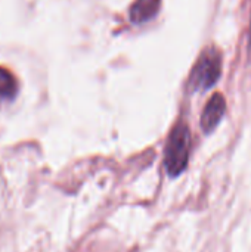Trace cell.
I'll list each match as a JSON object with an SVG mask.
<instances>
[{
  "label": "cell",
  "mask_w": 251,
  "mask_h": 252,
  "mask_svg": "<svg viewBox=\"0 0 251 252\" xmlns=\"http://www.w3.org/2000/svg\"><path fill=\"white\" fill-rule=\"evenodd\" d=\"M191 133L186 124L179 123L172 130L164 151V164L170 177H178L188 165Z\"/></svg>",
  "instance_id": "obj_1"
},
{
  "label": "cell",
  "mask_w": 251,
  "mask_h": 252,
  "mask_svg": "<svg viewBox=\"0 0 251 252\" xmlns=\"http://www.w3.org/2000/svg\"><path fill=\"white\" fill-rule=\"evenodd\" d=\"M226 111V102L225 97L220 93H216L212 96V99L207 102L203 115H201V127L206 134H210L220 123Z\"/></svg>",
  "instance_id": "obj_3"
},
{
  "label": "cell",
  "mask_w": 251,
  "mask_h": 252,
  "mask_svg": "<svg viewBox=\"0 0 251 252\" xmlns=\"http://www.w3.org/2000/svg\"><path fill=\"white\" fill-rule=\"evenodd\" d=\"M18 93V81L13 74L0 66V99H13Z\"/></svg>",
  "instance_id": "obj_5"
},
{
  "label": "cell",
  "mask_w": 251,
  "mask_h": 252,
  "mask_svg": "<svg viewBox=\"0 0 251 252\" xmlns=\"http://www.w3.org/2000/svg\"><path fill=\"white\" fill-rule=\"evenodd\" d=\"M222 72V58L216 49H207L197 61L188 87L191 92H206L216 84Z\"/></svg>",
  "instance_id": "obj_2"
},
{
  "label": "cell",
  "mask_w": 251,
  "mask_h": 252,
  "mask_svg": "<svg viewBox=\"0 0 251 252\" xmlns=\"http://www.w3.org/2000/svg\"><path fill=\"white\" fill-rule=\"evenodd\" d=\"M160 6V0H136L130 7V21L133 24L148 22L158 13Z\"/></svg>",
  "instance_id": "obj_4"
}]
</instances>
